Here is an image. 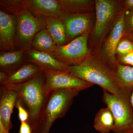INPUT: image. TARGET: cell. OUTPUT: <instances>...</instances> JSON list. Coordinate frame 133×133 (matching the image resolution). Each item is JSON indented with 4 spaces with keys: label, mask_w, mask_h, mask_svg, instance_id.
Masks as SVG:
<instances>
[{
    "label": "cell",
    "mask_w": 133,
    "mask_h": 133,
    "mask_svg": "<svg viewBox=\"0 0 133 133\" xmlns=\"http://www.w3.org/2000/svg\"><path fill=\"white\" fill-rule=\"evenodd\" d=\"M68 71L78 78L99 86L112 94L131 97L133 91L123 85L115 69L102 59L90 56L79 64L69 66Z\"/></svg>",
    "instance_id": "obj_1"
},
{
    "label": "cell",
    "mask_w": 133,
    "mask_h": 133,
    "mask_svg": "<svg viewBox=\"0 0 133 133\" xmlns=\"http://www.w3.org/2000/svg\"><path fill=\"white\" fill-rule=\"evenodd\" d=\"M18 94V98L22 105L28 113L27 122L32 129L37 127L39 118L49 92L45 86L43 71L26 81L18 85L10 87Z\"/></svg>",
    "instance_id": "obj_2"
},
{
    "label": "cell",
    "mask_w": 133,
    "mask_h": 133,
    "mask_svg": "<svg viewBox=\"0 0 133 133\" xmlns=\"http://www.w3.org/2000/svg\"><path fill=\"white\" fill-rule=\"evenodd\" d=\"M79 92L68 89H58L50 92L36 128L38 133H49L54 122L65 115L74 98Z\"/></svg>",
    "instance_id": "obj_3"
},
{
    "label": "cell",
    "mask_w": 133,
    "mask_h": 133,
    "mask_svg": "<svg viewBox=\"0 0 133 133\" xmlns=\"http://www.w3.org/2000/svg\"><path fill=\"white\" fill-rule=\"evenodd\" d=\"M16 17L15 46L25 52L32 49V40L36 34L46 29L45 19L35 16L27 8Z\"/></svg>",
    "instance_id": "obj_4"
},
{
    "label": "cell",
    "mask_w": 133,
    "mask_h": 133,
    "mask_svg": "<svg viewBox=\"0 0 133 133\" xmlns=\"http://www.w3.org/2000/svg\"><path fill=\"white\" fill-rule=\"evenodd\" d=\"M102 100L110 109L114 119L112 131L116 133H127L133 124V108L131 98L123 97L103 90Z\"/></svg>",
    "instance_id": "obj_5"
},
{
    "label": "cell",
    "mask_w": 133,
    "mask_h": 133,
    "mask_svg": "<svg viewBox=\"0 0 133 133\" xmlns=\"http://www.w3.org/2000/svg\"><path fill=\"white\" fill-rule=\"evenodd\" d=\"M95 3L96 20L93 35L100 42L104 38L120 12H119L120 2L114 0H95Z\"/></svg>",
    "instance_id": "obj_6"
},
{
    "label": "cell",
    "mask_w": 133,
    "mask_h": 133,
    "mask_svg": "<svg viewBox=\"0 0 133 133\" xmlns=\"http://www.w3.org/2000/svg\"><path fill=\"white\" fill-rule=\"evenodd\" d=\"M88 33L77 37L64 45L57 46L52 56L68 66L81 63L90 56L87 45Z\"/></svg>",
    "instance_id": "obj_7"
},
{
    "label": "cell",
    "mask_w": 133,
    "mask_h": 133,
    "mask_svg": "<svg viewBox=\"0 0 133 133\" xmlns=\"http://www.w3.org/2000/svg\"><path fill=\"white\" fill-rule=\"evenodd\" d=\"M45 78V86L48 92L60 89L80 91L91 87L92 84L73 76L68 71L42 70Z\"/></svg>",
    "instance_id": "obj_8"
},
{
    "label": "cell",
    "mask_w": 133,
    "mask_h": 133,
    "mask_svg": "<svg viewBox=\"0 0 133 133\" xmlns=\"http://www.w3.org/2000/svg\"><path fill=\"white\" fill-rule=\"evenodd\" d=\"M125 11L124 9L119 13L102 49L105 62L115 69L118 64L116 58V48L123 37L127 34Z\"/></svg>",
    "instance_id": "obj_9"
},
{
    "label": "cell",
    "mask_w": 133,
    "mask_h": 133,
    "mask_svg": "<svg viewBox=\"0 0 133 133\" xmlns=\"http://www.w3.org/2000/svg\"><path fill=\"white\" fill-rule=\"evenodd\" d=\"M93 15L91 13L70 14L62 13L59 17L66 31V42L88 33Z\"/></svg>",
    "instance_id": "obj_10"
},
{
    "label": "cell",
    "mask_w": 133,
    "mask_h": 133,
    "mask_svg": "<svg viewBox=\"0 0 133 133\" xmlns=\"http://www.w3.org/2000/svg\"><path fill=\"white\" fill-rule=\"evenodd\" d=\"M16 17L0 10V50L2 52L16 50Z\"/></svg>",
    "instance_id": "obj_11"
},
{
    "label": "cell",
    "mask_w": 133,
    "mask_h": 133,
    "mask_svg": "<svg viewBox=\"0 0 133 133\" xmlns=\"http://www.w3.org/2000/svg\"><path fill=\"white\" fill-rule=\"evenodd\" d=\"M0 122L9 131L13 127L11 116L18 99V94L10 87H1Z\"/></svg>",
    "instance_id": "obj_12"
},
{
    "label": "cell",
    "mask_w": 133,
    "mask_h": 133,
    "mask_svg": "<svg viewBox=\"0 0 133 133\" xmlns=\"http://www.w3.org/2000/svg\"><path fill=\"white\" fill-rule=\"evenodd\" d=\"M42 71L39 66L31 63H25L7 74L1 83V87H10L21 84L30 80Z\"/></svg>",
    "instance_id": "obj_13"
},
{
    "label": "cell",
    "mask_w": 133,
    "mask_h": 133,
    "mask_svg": "<svg viewBox=\"0 0 133 133\" xmlns=\"http://www.w3.org/2000/svg\"><path fill=\"white\" fill-rule=\"evenodd\" d=\"M26 8L37 17L58 18L62 14L57 0H23Z\"/></svg>",
    "instance_id": "obj_14"
},
{
    "label": "cell",
    "mask_w": 133,
    "mask_h": 133,
    "mask_svg": "<svg viewBox=\"0 0 133 133\" xmlns=\"http://www.w3.org/2000/svg\"><path fill=\"white\" fill-rule=\"evenodd\" d=\"M28 63L38 65L42 70L48 69L52 70L68 71L69 66L63 63L51 55L33 49L24 53Z\"/></svg>",
    "instance_id": "obj_15"
},
{
    "label": "cell",
    "mask_w": 133,
    "mask_h": 133,
    "mask_svg": "<svg viewBox=\"0 0 133 133\" xmlns=\"http://www.w3.org/2000/svg\"><path fill=\"white\" fill-rule=\"evenodd\" d=\"M24 51L21 50L1 52L0 55L1 71L7 73L14 71L23 65L24 62Z\"/></svg>",
    "instance_id": "obj_16"
},
{
    "label": "cell",
    "mask_w": 133,
    "mask_h": 133,
    "mask_svg": "<svg viewBox=\"0 0 133 133\" xmlns=\"http://www.w3.org/2000/svg\"><path fill=\"white\" fill-rule=\"evenodd\" d=\"M62 13L70 14L88 13L95 8V1L89 0H57Z\"/></svg>",
    "instance_id": "obj_17"
},
{
    "label": "cell",
    "mask_w": 133,
    "mask_h": 133,
    "mask_svg": "<svg viewBox=\"0 0 133 133\" xmlns=\"http://www.w3.org/2000/svg\"><path fill=\"white\" fill-rule=\"evenodd\" d=\"M57 46L46 29L37 33L32 42V49L53 56Z\"/></svg>",
    "instance_id": "obj_18"
},
{
    "label": "cell",
    "mask_w": 133,
    "mask_h": 133,
    "mask_svg": "<svg viewBox=\"0 0 133 133\" xmlns=\"http://www.w3.org/2000/svg\"><path fill=\"white\" fill-rule=\"evenodd\" d=\"M46 29L57 46L66 44V31L64 25L59 18L48 17L45 19Z\"/></svg>",
    "instance_id": "obj_19"
},
{
    "label": "cell",
    "mask_w": 133,
    "mask_h": 133,
    "mask_svg": "<svg viewBox=\"0 0 133 133\" xmlns=\"http://www.w3.org/2000/svg\"><path fill=\"white\" fill-rule=\"evenodd\" d=\"M114 119L110 109L107 107L100 109L95 115L94 127L101 133H109L112 131Z\"/></svg>",
    "instance_id": "obj_20"
},
{
    "label": "cell",
    "mask_w": 133,
    "mask_h": 133,
    "mask_svg": "<svg viewBox=\"0 0 133 133\" xmlns=\"http://www.w3.org/2000/svg\"><path fill=\"white\" fill-rule=\"evenodd\" d=\"M117 76L123 85L133 90V66L118 64L116 68Z\"/></svg>",
    "instance_id": "obj_21"
},
{
    "label": "cell",
    "mask_w": 133,
    "mask_h": 133,
    "mask_svg": "<svg viewBox=\"0 0 133 133\" xmlns=\"http://www.w3.org/2000/svg\"><path fill=\"white\" fill-rule=\"evenodd\" d=\"M0 6L3 10L16 17L26 8L23 0H1Z\"/></svg>",
    "instance_id": "obj_22"
},
{
    "label": "cell",
    "mask_w": 133,
    "mask_h": 133,
    "mask_svg": "<svg viewBox=\"0 0 133 133\" xmlns=\"http://www.w3.org/2000/svg\"><path fill=\"white\" fill-rule=\"evenodd\" d=\"M133 51V43L128 38L122 39L119 43L116 50V54L124 55Z\"/></svg>",
    "instance_id": "obj_23"
},
{
    "label": "cell",
    "mask_w": 133,
    "mask_h": 133,
    "mask_svg": "<svg viewBox=\"0 0 133 133\" xmlns=\"http://www.w3.org/2000/svg\"><path fill=\"white\" fill-rule=\"evenodd\" d=\"M15 107L18 110V116L21 123L28 121L29 117L28 113L22 105L19 98L16 101Z\"/></svg>",
    "instance_id": "obj_24"
},
{
    "label": "cell",
    "mask_w": 133,
    "mask_h": 133,
    "mask_svg": "<svg viewBox=\"0 0 133 133\" xmlns=\"http://www.w3.org/2000/svg\"><path fill=\"white\" fill-rule=\"evenodd\" d=\"M119 62L120 64L133 66V51L125 54L119 55Z\"/></svg>",
    "instance_id": "obj_25"
},
{
    "label": "cell",
    "mask_w": 133,
    "mask_h": 133,
    "mask_svg": "<svg viewBox=\"0 0 133 133\" xmlns=\"http://www.w3.org/2000/svg\"><path fill=\"white\" fill-rule=\"evenodd\" d=\"M125 22L127 35L129 33L133 31V11H131L128 16H126Z\"/></svg>",
    "instance_id": "obj_26"
},
{
    "label": "cell",
    "mask_w": 133,
    "mask_h": 133,
    "mask_svg": "<svg viewBox=\"0 0 133 133\" xmlns=\"http://www.w3.org/2000/svg\"><path fill=\"white\" fill-rule=\"evenodd\" d=\"M33 130L27 122L21 123L18 133H33Z\"/></svg>",
    "instance_id": "obj_27"
},
{
    "label": "cell",
    "mask_w": 133,
    "mask_h": 133,
    "mask_svg": "<svg viewBox=\"0 0 133 133\" xmlns=\"http://www.w3.org/2000/svg\"><path fill=\"white\" fill-rule=\"evenodd\" d=\"M124 9L133 11V0H126L124 1Z\"/></svg>",
    "instance_id": "obj_28"
},
{
    "label": "cell",
    "mask_w": 133,
    "mask_h": 133,
    "mask_svg": "<svg viewBox=\"0 0 133 133\" xmlns=\"http://www.w3.org/2000/svg\"><path fill=\"white\" fill-rule=\"evenodd\" d=\"M0 133H10L9 131L6 129L1 122H0Z\"/></svg>",
    "instance_id": "obj_29"
},
{
    "label": "cell",
    "mask_w": 133,
    "mask_h": 133,
    "mask_svg": "<svg viewBox=\"0 0 133 133\" xmlns=\"http://www.w3.org/2000/svg\"><path fill=\"white\" fill-rule=\"evenodd\" d=\"M126 37L128 38L129 40L132 41L133 43V31L129 33L127 35V36H126Z\"/></svg>",
    "instance_id": "obj_30"
},
{
    "label": "cell",
    "mask_w": 133,
    "mask_h": 133,
    "mask_svg": "<svg viewBox=\"0 0 133 133\" xmlns=\"http://www.w3.org/2000/svg\"><path fill=\"white\" fill-rule=\"evenodd\" d=\"M131 105H132V107L133 108V90L132 92V94H131ZM128 132L133 133V124L132 125V127H131L130 131H129V132Z\"/></svg>",
    "instance_id": "obj_31"
},
{
    "label": "cell",
    "mask_w": 133,
    "mask_h": 133,
    "mask_svg": "<svg viewBox=\"0 0 133 133\" xmlns=\"http://www.w3.org/2000/svg\"><path fill=\"white\" fill-rule=\"evenodd\" d=\"M33 133H38L36 129V128L33 129Z\"/></svg>",
    "instance_id": "obj_32"
},
{
    "label": "cell",
    "mask_w": 133,
    "mask_h": 133,
    "mask_svg": "<svg viewBox=\"0 0 133 133\" xmlns=\"http://www.w3.org/2000/svg\"><path fill=\"white\" fill-rule=\"evenodd\" d=\"M131 133V132H128V133Z\"/></svg>",
    "instance_id": "obj_33"
}]
</instances>
